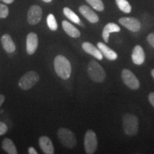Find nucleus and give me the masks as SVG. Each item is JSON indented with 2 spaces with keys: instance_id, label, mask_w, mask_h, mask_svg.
I'll use <instances>...</instances> for the list:
<instances>
[{
  "instance_id": "7ed1b4c3",
  "label": "nucleus",
  "mask_w": 154,
  "mask_h": 154,
  "mask_svg": "<svg viewBox=\"0 0 154 154\" xmlns=\"http://www.w3.org/2000/svg\"><path fill=\"white\" fill-rule=\"evenodd\" d=\"M88 74L91 80L97 83L103 82L106 79V72L101 65L96 61L91 60L88 65Z\"/></svg>"
},
{
  "instance_id": "0eeeda50",
  "label": "nucleus",
  "mask_w": 154,
  "mask_h": 154,
  "mask_svg": "<svg viewBox=\"0 0 154 154\" xmlns=\"http://www.w3.org/2000/svg\"><path fill=\"white\" fill-rule=\"evenodd\" d=\"M123 82L128 88L133 90H137L140 87V82L134 73L128 69H124L121 72Z\"/></svg>"
},
{
  "instance_id": "ddd939ff",
  "label": "nucleus",
  "mask_w": 154,
  "mask_h": 154,
  "mask_svg": "<svg viewBox=\"0 0 154 154\" xmlns=\"http://www.w3.org/2000/svg\"><path fill=\"white\" fill-rule=\"evenodd\" d=\"M97 47L103 56H104L109 60L114 61L118 58V54L116 52L111 49L110 47H108L106 44L102 43V42H99L97 44Z\"/></svg>"
},
{
  "instance_id": "b1692460",
  "label": "nucleus",
  "mask_w": 154,
  "mask_h": 154,
  "mask_svg": "<svg viewBox=\"0 0 154 154\" xmlns=\"http://www.w3.org/2000/svg\"><path fill=\"white\" fill-rule=\"evenodd\" d=\"M9 9L5 5L0 3V18L5 19L8 17Z\"/></svg>"
},
{
  "instance_id": "f257e3e1",
  "label": "nucleus",
  "mask_w": 154,
  "mask_h": 154,
  "mask_svg": "<svg viewBox=\"0 0 154 154\" xmlns=\"http://www.w3.org/2000/svg\"><path fill=\"white\" fill-rule=\"evenodd\" d=\"M54 64L58 76L62 79H68L72 74V66L68 59L62 55H58L55 58Z\"/></svg>"
},
{
  "instance_id": "393cba45",
  "label": "nucleus",
  "mask_w": 154,
  "mask_h": 154,
  "mask_svg": "<svg viewBox=\"0 0 154 154\" xmlns=\"http://www.w3.org/2000/svg\"><path fill=\"white\" fill-rule=\"evenodd\" d=\"M8 130V127L6 125L5 123L0 121V136L5 134L7 132Z\"/></svg>"
},
{
  "instance_id": "a878e982",
  "label": "nucleus",
  "mask_w": 154,
  "mask_h": 154,
  "mask_svg": "<svg viewBox=\"0 0 154 154\" xmlns=\"http://www.w3.org/2000/svg\"><path fill=\"white\" fill-rule=\"evenodd\" d=\"M147 41L152 47L154 48V33H151L147 36Z\"/></svg>"
},
{
  "instance_id": "c85d7f7f",
  "label": "nucleus",
  "mask_w": 154,
  "mask_h": 154,
  "mask_svg": "<svg viewBox=\"0 0 154 154\" xmlns=\"http://www.w3.org/2000/svg\"><path fill=\"white\" fill-rule=\"evenodd\" d=\"M5 96L2 95V94H0V108H1L2 105L4 101H5Z\"/></svg>"
},
{
  "instance_id": "6ab92c4d",
  "label": "nucleus",
  "mask_w": 154,
  "mask_h": 154,
  "mask_svg": "<svg viewBox=\"0 0 154 154\" xmlns=\"http://www.w3.org/2000/svg\"><path fill=\"white\" fill-rule=\"evenodd\" d=\"M2 147L4 151H5L9 154H17V151L15 147L14 143L9 138H5L2 143Z\"/></svg>"
},
{
  "instance_id": "dca6fc26",
  "label": "nucleus",
  "mask_w": 154,
  "mask_h": 154,
  "mask_svg": "<svg viewBox=\"0 0 154 154\" xmlns=\"http://www.w3.org/2000/svg\"><path fill=\"white\" fill-rule=\"evenodd\" d=\"M121 31V28L114 23H109L104 26L102 32V37L105 42L108 43L109 39V35L113 32H119Z\"/></svg>"
},
{
  "instance_id": "4be33fe9",
  "label": "nucleus",
  "mask_w": 154,
  "mask_h": 154,
  "mask_svg": "<svg viewBox=\"0 0 154 154\" xmlns=\"http://www.w3.org/2000/svg\"><path fill=\"white\" fill-rule=\"evenodd\" d=\"M86 1L96 10L99 11L104 10V5L102 0H86Z\"/></svg>"
},
{
  "instance_id": "7c9ffc66",
  "label": "nucleus",
  "mask_w": 154,
  "mask_h": 154,
  "mask_svg": "<svg viewBox=\"0 0 154 154\" xmlns=\"http://www.w3.org/2000/svg\"><path fill=\"white\" fill-rule=\"evenodd\" d=\"M42 1L44 2H47V3H49V2H51L52 0H42Z\"/></svg>"
},
{
  "instance_id": "20e7f679",
  "label": "nucleus",
  "mask_w": 154,
  "mask_h": 154,
  "mask_svg": "<svg viewBox=\"0 0 154 154\" xmlns=\"http://www.w3.org/2000/svg\"><path fill=\"white\" fill-rule=\"evenodd\" d=\"M58 137L61 143L68 149H72L76 146V138L75 134L69 128H59L58 131Z\"/></svg>"
},
{
  "instance_id": "f03ea898",
  "label": "nucleus",
  "mask_w": 154,
  "mask_h": 154,
  "mask_svg": "<svg viewBox=\"0 0 154 154\" xmlns=\"http://www.w3.org/2000/svg\"><path fill=\"white\" fill-rule=\"evenodd\" d=\"M123 128L128 136H135L138 130V119L136 116L126 113L123 116Z\"/></svg>"
},
{
  "instance_id": "5701e85b",
  "label": "nucleus",
  "mask_w": 154,
  "mask_h": 154,
  "mask_svg": "<svg viewBox=\"0 0 154 154\" xmlns=\"http://www.w3.org/2000/svg\"><path fill=\"white\" fill-rule=\"evenodd\" d=\"M47 22L49 28L51 31H56L58 29V24L55 17L52 14H49L47 18Z\"/></svg>"
},
{
  "instance_id": "f3484780",
  "label": "nucleus",
  "mask_w": 154,
  "mask_h": 154,
  "mask_svg": "<svg viewBox=\"0 0 154 154\" xmlns=\"http://www.w3.org/2000/svg\"><path fill=\"white\" fill-rule=\"evenodd\" d=\"M1 42L4 49H5L7 53L14 52L15 49H16L15 44L14 43V42L12 41L11 36H9V34H4L1 38Z\"/></svg>"
},
{
  "instance_id": "2f4dec72",
  "label": "nucleus",
  "mask_w": 154,
  "mask_h": 154,
  "mask_svg": "<svg viewBox=\"0 0 154 154\" xmlns=\"http://www.w3.org/2000/svg\"><path fill=\"white\" fill-rule=\"evenodd\" d=\"M151 75H152V76H153V78L154 79V69H153V70L151 71Z\"/></svg>"
},
{
  "instance_id": "4468645a",
  "label": "nucleus",
  "mask_w": 154,
  "mask_h": 154,
  "mask_svg": "<svg viewBox=\"0 0 154 154\" xmlns=\"http://www.w3.org/2000/svg\"><path fill=\"white\" fill-rule=\"evenodd\" d=\"M39 146L42 151L46 154H53L54 153V148L53 143L49 138L47 136H42L38 140Z\"/></svg>"
},
{
  "instance_id": "aec40b11",
  "label": "nucleus",
  "mask_w": 154,
  "mask_h": 154,
  "mask_svg": "<svg viewBox=\"0 0 154 154\" xmlns=\"http://www.w3.org/2000/svg\"><path fill=\"white\" fill-rule=\"evenodd\" d=\"M63 12L65 16H66L69 20H71L72 22L75 23V24L82 25L83 26V24L82 23V22H81L79 17L77 16L74 11L72 10V9H69V7H64L63 9Z\"/></svg>"
},
{
  "instance_id": "cd10ccee",
  "label": "nucleus",
  "mask_w": 154,
  "mask_h": 154,
  "mask_svg": "<svg viewBox=\"0 0 154 154\" xmlns=\"http://www.w3.org/2000/svg\"><path fill=\"white\" fill-rule=\"evenodd\" d=\"M28 153L29 154H37L38 152L36 151L35 149H34L33 147H30L28 150Z\"/></svg>"
},
{
  "instance_id": "6e6552de",
  "label": "nucleus",
  "mask_w": 154,
  "mask_h": 154,
  "mask_svg": "<svg viewBox=\"0 0 154 154\" xmlns=\"http://www.w3.org/2000/svg\"><path fill=\"white\" fill-rule=\"evenodd\" d=\"M42 9L39 6L33 5L30 7L27 13V21L31 25L37 24L41 21Z\"/></svg>"
},
{
  "instance_id": "423d86ee",
  "label": "nucleus",
  "mask_w": 154,
  "mask_h": 154,
  "mask_svg": "<svg viewBox=\"0 0 154 154\" xmlns=\"http://www.w3.org/2000/svg\"><path fill=\"white\" fill-rule=\"evenodd\" d=\"M98 140L95 132L92 130H88L84 137V148L88 154H92L97 149Z\"/></svg>"
},
{
  "instance_id": "9b49d317",
  "label": "nucleus",
  "mask_w": 154,
  "mask_h": 154,
  "mask_svg": "<svg viewBox=\"0 0 154 154\" xmlns=\"http://www.w3.org/2000/svg\"><path fill=\"white\" fill-rule=\"evenodd\" d=\"M79 10V12L81 14L85 17L88 22L93 23V24H95V23H97L99 22V18L98 17V15L90 7H88V6H81Z\"/></svg>"
},
{
  "instance_id": "39448f33",
  "label": "nucleus",
  "mask_w": 154,
  "mask_h": 154,
  "mask_svg": "<svg viewBox=\"0 0 154 154\" xmlns=\"http://www.w3.org/2000/svg\"><path fill=\"white\" fill-rule=\"evenodd\" d=\"M39 80V76L36 72L31 71L22 76L19 82V87L24 90H29L35 85Z\"/></svg>"
},
{
  "instance_id": "f8f14e48",
  "label": "nucleus",
  "mask_w": 154,
  "mask_h": 154,
  "mask_svg": "<svg viewBox=\"0 0 154 154\" xmlns=\"http://www.w3.org/2000/svg\"><path fill=\"white\" fill-rule=\"evenodd\" d=\"M132 61L136 65H141L145 61V53L143 48L140 45H137L134 47L132 52Z\"/></svg>"
},
{
  "instance_id": "c756f323",
  "label": "nucleus",
  "mask_w": 154,
  "mask_h": 154,
  "mask_svg": "<svg viewBox=\"0 0 154 154\" xmlns=\"http://www.w3.org/2000/svg\"><path fill=\"white\" fill-rule=\"evenodd\" d=\"M0 1L3 2H5L6 4H11L14 0H0Z\"/></svg>"
},
{
  "instance_id": "1a4fd4ad",
  "label": "nucleus",
  "mask_w": 154,
  "mask_h": 154,
  "mask_svg": "<svg viewBox=\"0 0 154 154\" xmlns=\"http://www.w3.org/2000/svg\"><path fill=\"white\" fill-rule=\"evenodd\" d=\"M119 22L124 27L134 32H138L141 27L139 20L134 17H122L119 19Z\"/></svg>"
},
{
  "instance_id": "bb28decb",
  "label": "nucleus",
  "mask_w": 154,
  "mask_h": 154,
  "mask_svg": "<svg viewBox=\"0 0 154 154\" xmlns=\"http://www.w3.org/2000/svg\"><path fill=\"white\" fill-rule=\"evenodd\" d=\"M149 100L151 104L154 107V92H151L149 96Z\"/></svg>"
},
{
  "instance_id": "2eb2a0df",
  "label": "nucleus",
  "mask_w": 154,
  "mask_h": 154,
  "mask_svg": "<svg viewBox=\"0 0 154 154\" xmlns=\"http://www.w3.org/2000/svg\"><path fill=\"white\" fill-rule=\"evenodd\" d=\"M82 49H84V51H86L88 54L92 55L98 60H101L103 59V54L98 49V47H96L94 44L90 42H84L82 44Z\"/></svg>"
},
{
  "instance_id": "a211bd4d",
  "label": "nucleus",
  "mask_w": 154,
  "mask_h": 154,
  "mask_svg": "<svg viewBox=\"0 0 154 154\" xmlns=\"http://www.w3.org/2000/svg\"><path fill=\"white\" fill-rule=\"evenodd\" d=\"M62 26L65 32L71 37L78 38L81 36V33L78 29L75 27L74 25H72L71 23L67 22V21H63Z\"/></svg>"
},
{
  "instance_id": "9d476101",
  "label": "nucleus",
  "mask_w": 154,
  "mask_h": 154,
  "mask_svg": "<svg viewBox=\"0 0 154 154\" xmlns=\"http://www.w3.org/2000/svg\"><path fill=\"white\" fill-rule=\"evenodd\" d=\"M38 36L34 32H31L26 36V52L28 54H34L38 47Z\"/></svg>"
},
{
  "instance_id": "412c9836",
  "label": "nucleus",
  "mask_w": 154,
  "mask_h": 154,
  "mask_svg": "<svg viewBox=\"0 0 154 154\" xmlns=\"http://www.w3.org/2000/svg\"><path fill=\"white\" fill-rule=\"evenodd\" d=\"M118 7L124 13H130L131 11V6L127 0H116Z\"/></svg>"
}]
</instances>
